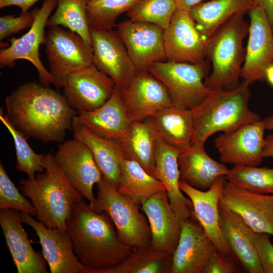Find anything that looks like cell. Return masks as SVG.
<instances>
[{"label": "cell", "instance_id": "cell-37", "mask_svg": "<svg viewBox=\"0 0 273 273\" xmlns=\"http://www.w3.org/2000/svg\"><path fill=\"white\" fill-rule=\"evenodd\" d=\"M0 120L12 135L16 149L17 171L27 174V178H34L36 172L44 170L42 162L44 154L34 152L27 139L13 126L6 114H4L3 108L0 110Z\"/></svg>", "mask_w": 273, "mask_h": 273}, {"label": "cell", "instance_id": "cell-9", "mask_svg": "<svg viewBox=\"0 0 273 273\" xmlns=\"http://www.w3.org/2000/svg\"><path fill=\"white\" fill-rule=\"evenodd\" d=\"M57 5V0H44L41 7L37 8L34 21L28 31L19 38L12 37L9 40L10 45L1 49V68H11L14 66L17 60H26L36 68L41 84L63 87L44 67L39 53L40 46L44 43L47 21Z\"/></svg>", "mask_w": 273, "mask_h": 273}, {"label": "cell", "instance_id": "cell-27", "mask_svg": "<svg viewBox=\"0 0 273 273\" xmlns=\"http://www.w3.org/2000/svg\"><path fill=\"white\" fill-rule=\"evenodd\" d=\"M177 161L180 180L201 190H208L230 171L224 163L210 157L204 146H192L179 151Z\"/></svg>", "mask_w": 273, "mask_h": 273}, {"label": "cell", "instance_id": "cell-29", "mask_svg": "<svg viewBox=\"0 0 273 273\" xmlns=\"http://www.w3.org/2000/svg\"><path fill=\"white\" fill-rule=\"evenodd\" d=\"M74 138L83 142L91 151L103 178L116 189L120 174V161L124 156L120 143L101 137L86 127L72 124Z\"/></svg>", "mask_w": 273, "mask_h": 273}, {"label": "cell", "instance_id": "cell-43", "mask_svg": "<svg viewBox=\"0 0 273 273\" xmlns=\"http://www.w3.org/2000/svg\"><path fill=\"white\" fill-rule=\"evenodd\" d=\"M39 0H0V8L9 6H17L20 8L21 13L28 11Z\"/></svg>", "mask_w": 273, "mask_h": 273}, {"label": "cell", "instance_id": "cell-46", "mask_svg": "<svg viewBox=\"0 0 273 273\" xmlns=\"http://www.w3.org/2000/svg\"><path fill=\"white\" fill-rule=\"evenodd\" d=\"M204 1L205 0H174L177 8L188 11Z\"/></svg>", "mask_w": 273, "mask_h": 273}, {"label": "cell", "instance_id": "cell-7", "mask_svg": "<svg viewBox=\"0 0 273 273\" xmlns=\"http://www.w3.org/2000/svg\"><path fill=\"white\" fill-rule=\"evenodd\" d=\"M210 65L201 63L171 61L155 62L147 70L167 88L175 105L192 109L212 92L204 84Z\"/></svg>", "mask_w": 273, "mask_h": 273}, {"label": "cell", "instance_id": "cell-35", "mask_svg": "<svg viewBox=\"0 0 273 273\" xmlns=\"http://www.w3.org/2000/svg\"><path fill=\"white\" fill-rule=\"evenodd\" d=\"M140 0H89L86 15L90 28L107 30L116 27V20Z\"/></svg>", "mask_w": 273, "mask_h": 273}, {"label": "cell", "instance_id": "cell-20", "mask_svg": "<svg viewBox=\"0 0 273 273\" xmlns=\"http://www.w3.org/2000/svg\"><path fill=\"white\" fill-rule=\"evenodd\" d=\"M216 247L196 216L181 220L171 273H202Z\"/></svg>", "mask_w": 273, "mask_h": 273}, {"label": "cell", "instance_id": "cell-10", "mask_svg": "<svg viewBox=\"0 0 273 273\" xmlns=\"http://www.w3.org/2000/svg\"><path fill=\"white\" fill-rule=\"evenodd\" d=\"M118 90L131 122L144 121L159 110L175 105L167 88L147 70H136Z\"/></svg>", "mask_w": 273, "mask_h": 273}, {"label": "cell", "instance_id": "cell-1", "mask_svg": "<svg viewBox=\"0 0 273 273\" xmlns=\"http://www.w3.org/2000/svg\"><path fill=\"white\" fill-rule=\"evenodd\" d=\"M5 104L13 126L27 140L44 143L64 142L77 114L64 95L40 82L23 83L6 97Z\"/></svg>", "mask_w": 273, "mask_h": 273}, {"label": "cell", "instance_id": "cell-32", "mask_svg": "<svg viewBox=\"0 0 273 273\" xmlns=\"http://www.w3.org/2000/svg\"><path fill=\"white\" fill-rule=\"evenodd\" d=\"M172 257L150 243L132 248L131 254L119 264L105 268L86 267L83 273H171Z\"/></svg>", "mask_w": 273, "mask_h": 273}, {"label": "cell", "instance_id": "cell-22", "mask_svg": "<svg viewBox=\"0 0 273 273\" xmlns=\"http://www.w3.org/2000/svg\"><path fill=\"white\" fill-rule=\"evenodd\" d=\"M225 176L219 177L207 190H201L179 181V187L191 201L195 215L212 241L216 249L228 255H233L225 241L219 224L218 204Z\"/></svg>", "mask_w": 273, "mask_h": 273}, {"label": "cell", "instance_id": "cell-21", "mask_svg": "<svg viewBox=\"0 0 273 273\" xmlns=\"http://www.w3.org/2000/svg\"><path fill=\"white\" fill-rule=\"evenodd\" d=\"M151 232V245L158 250L173 255L181 230V220L169 202L166 190L152 195L141 204Z\"/></svg>", "mask_w": 273, "mask_h": 273}, {"label": "cell", "instance_id": "cell-41", "mask_svg": "<svg viewBox=\"0 0 273 273\" xmlns=\"http://www.w3.org/2000/svg\"><path fill=\"white\" fill-rule=\"evenodd\" d=\"M253 239L264 273H273V244L268 235L253 231Z\"/></svg>", "mask_w": 273, "mask_h": 273}, {"label": "cell", "instance_id": "cell-45", "mask_svg": "<svg viewBox=\"0 0 273 273\" xmlns=\"http://www.w3.org/2000/svg\"><path fill=\"white\" fill-rule=\"evenodd\" d=\"M262 155L263 158L273 157V133L264 138Z\"/></svg>", "mask_w": 273, "mask_h": 273}, {"label": "cell", "instance_id": "cell-12", "mask_svg": "<svg viewBox=\"0 0 273 273\" xmlns=\"http://www.w3.org/2000/svg\"><path fill=\"white\" fill-rule=\"evenodd\" d=\"M63 88L69 105L77 113L93 111L99 108L117 89L113 80L93 64L70 74Z\"/></svg>", "mask_w": 273, "mask_h": 273}, {"label": "cell", "instance_id": "cell-18", "mask_svg": "<svg viewBox=\"0 0 273 273\" xmlns=\"http://www.w3.org/2000/svg\"><path fill=\"white\" fill-rule=\"evenodd\" d=\"M220 201L254 232L273 236V195L253 192L225 180Z\"/></svg>", "mask_w": 273, "mask_h": 273}, {"label": "cell", "instance_id": "cell-26", "mask_svg": "<svg viewBox=\"0 0 273 273\" xmlns=\"http://www.w3.org/2000/svg\"><path fill=\"white\" fill-rule=\"evenodd\" d=\"M179 152L158 136L155 159L156 178L164 184L171 207L183 220L195 215L191 201L184 195L179 187Z\"/></svg>", "mask_w": 273, "mask_h": 273}, {"label": "cell", "instance_id": "cell-6", "mask_svg": "<svg viewBox=\"0 0 273 273\" xmlns=\"http://www.w3.org/2000/svg\"><path fill=\"white\" fill-rule=\"evenodd\" d=\"M96 212H106L116 228L120 242L132 248L151 242L150 226L140 211V206L120 193L103 179L97 184Z\"/></svg>", "mask_w": 273, "mask_h": 273}, {"label": "cell", "instance_id": "cell-14", "mask_svg": "<svg viewBox=\"0 0 273 273\" xmlns=\"http://www.w3.org/2000/svg\"><path fill=\"white\" fill-rule=\"evenodd\" d=\"M93 64L109 76L116 88H122L136 69L117 31L90 28Z\"/></svg>", "mask_w": 273, "mask_h": 273}, {"label": "cell", "instance_id": "cell-23", "mask_svg": "<svg viewBox=\"0 0 273 273\" xmlns=\"http://www.w3.org/2000/svg\"><path fill=\"white\" fill-rule=\"evenodd\" d=\"M19 212L0 210V225L18 273H47L44 261L29 241Z\"/></svg>", "mask_w": 273, "mask_h": 273}, {"label": "cell", "instance_id": "cell-8", "mask_svg": "<svg viewBox=\"0 0 273 273\" xmlns=\"http://www.w3.org/2000/svg\"><path fill=\"white\" fill-rule=\"evenodd\" d=\"M43 44L50 72L63 87L70 74L93 64L92 47L80 35L62 26L49 28Z\"/></svg>", "mask_w": 273, "mask_h": 273}, {"label": "cell", "instance_id": "cell-2", "mask_svg": "<svg viewBox=\"0 0 273 273\" xmlns=\"http://www.w3.org/2000/svg\"><path fill=\"white\" fill-rule=\"evenodd\" d=\"M66 226L75 255L87 267L117 265L132 251L120 242L108 214L96 212L83 199L73 206Z\"/></svg>", "mask_w": 273, "mask_h": 273}, {"label": "cell", "instance_id": "cell-47", "mask_svg": "<svg viewBox=\"0 0 273 273\" xmlns=\"http://www.w3.org/2000/svg\"><path fill=\"white\" fill-rule=\"evenodd\" d=\"M264 79L273 87V62L269 64L265 69Z\"/></svg>", "mask_w": 273, "mask_h": 273}, {"label": "cell", "instance_id": "cell-34", "mask_svg": "<svg viewBox=\"0 0 273 273\" xmlns=\"http://www.w3.org/2000/svg\"><path fill=\"white\" fill-rule=\"evenodd\" d=\"M89 0H57L56 9L50 16L47 27L60 26L80 35L92 47L86 8Z\"/></svg>", "mask_w": 273, "mask_h": 273}, {"label": "cell", "instance_id": "cell-42", "mask_svg": "<svg viewBox=\"0 0 273 273\" xmlns=\"http://www.w3.org/2000/svg\"><path fill=\"white\" fill-rule=\"evenodd\" d=\"M232 255H228L215 250L202 273H236L239 272Z\"/></svg>", "mask_w": 273, "mask_h": 273}, {"label": "cell", "instance_id": "cell-17", "mask_svg": "<svg viewBox=\"0 0 273 273\" xmlns=\"http://www.w3.org/2000/svg\"><path fill=\"white\" fill-rule=\"evenodd\" d=\"M19 214L22 222L32 228L38 236L51 273H83L86 266L75 255L66 230L49 228L28 213Z\"/></svg>", "mask_w": 273, "mask_h": 273}, {"label": "cell", "instance_id": "cell-30", "mask_svg": "<svg viewBox=\"0 0 273 273\" xmlns=\"http://www.w3.org/2000/svg\"><path fill=\"white\" fill-rule=\"evenodd\" d=\"M254 7V0H210L196 5L189 14L201 34L207 38L231 17L245 14Z\"/></svg>", "mask_w": 273, "mask_h": 273}, {"label": "cell", "instance_id": "cell-11", "mask_svg": "<svg viewBox=\"0 0 273 273\" xmlns=\"http://www.w3.org/2000/svg\"><path fill=\"white\" fill-rule=\"evenodd\" d=\"M54 158L70 184L93 209L96 203L93 187L101 181L103 175L89 148L74 138L60 145Z\"/></svg>", "mask_w": 273, "mask_h": 273}, {"label": "cell", "instance_id": "cell-4", "mask_svg": "<svg viewBox=\"0 0 273 273\" xmlns=\"http://www.w3.org/2000/svg\"><path fill=\"white\" fill-rule=\"evenodd\" d=\"M42 162L44 172L33 179H21L20 190L36 209V220L49 228L66 230L73 206L83 197L68 182L53 154H44Z\"/></svg>", "mask_w": 273, "mask_h": 273}, {"label": "cell", "instance_id": "cell-40", "mask_svg": "<svg viewBox=\"0 0 273 273\" xmlns=\"http://www.w3.org/2000/svg\"><path fill=\"white\" fill-rule=\"evenodd\" d=\"M37 8L31 11L21 13L18 17L7 15L0 17V40L13 34L31 27L36 15Z\"/></svg>", "mask_w": 273, "mask_h": 273}, {"label": "cell", "instance_id": "cell-44", "mask_svg": "<svg viewBox=\"0 0 273 273\" xmlns=\"http://www.w3.org/2000/svg\"><path fill=\"white\" fill-rule=\"evenodd\" d=\"M255 7H260L266 14L273 30V0H254Z\"/></svg>", "mask_w": 273, "mask_h": 273}, {"label": "cell", "instance_id": "cell-48", "mask_svg": "<svg viewBox=\"0 0 273 273\" xmlns=\"http://www.w3.org/2000/svg\"><path fill=\"white\" fill-rule=\"evenodd\" d=\"M265 129L273 131V114L263 119Z\"/></svg>", "mask_w": 273, "mask_h": 273}, {"label": "cell", "instance_id": "cell-38", "mask_svg": "<svg viewBox=\"0 0 273 273\" xmlns=\"http://www.w3.org/2000/svg\"><path fill=\"white\" fill-rule=\"evenodd\" d=\"M176 8L174 0H140L126 16L131 21L152 23L164 30Z\"/></svg>", "mask_w": 273, "mask_h": 273}, {"label": "cell", "instance_id": "cell-36", "mask_svg": "<svg viewBox=\"0 0 273 273\" xmlns=\"http://www.w3.org/2000/svg\"><path fill=\"white\" fill-rule=\"evenodd\" d=\"M225 178L237 187L253 192L273 194V168L235 165Z\"/></svg>", "mask_w": 273, "mask_h": 273}, {"label": "cell", "instance_id": "cell-24", "mask_svg": "<svg viewBox=\"0 0 273 273\" xmlns=\"http://www.w3.org/2000/svg\"><path fill=\"white\" fill-rule=\"evenodd\" d=\"M218 209L221 231L233 255L247 272L264 273L253 242V231L220 201Z\"/></svg>", "mask_w": 273, "mask_h": 273}, {"label": "cell", "instance_id": "cell-28", "mask_svg": "<svg viewBox=\"0 0 273 273\" xmlns=\"http://www.w3.org/2000/svg\"><path fill=\"white\" fill-rule=\"evenodd\" d=\"M146 120L166 143L179 151L191 147L193 132L191 109L174 105L159 110Z\"/></svg>", "mask_w": 273, "mask_h": 273}, {"label": "cell", "instance_id": "cell-33", "mask_svg": "<svg viewBox=\"0 0 273 273\" xmlns=\"http://www.w3.org/2000/svg\"><path fill=\"white\" fill-rule=\"evenodd\" d=\"M117 190L139 206L153 194L165 190L164 184L149 174L135 161L124 156L120 161Z\"/></svg>", "mask_w": 273, "mask_h": 273}, {"label": "cell", "instance_id": "cell-25", "mask_svg": "<svg viewBox=\"0 0 273 273\" xmlns=\"http://www.w3.org/2000/svg\"><path fill=\"white\" fill-rule=\"evenodd\" d=\"M131 122L117 89L102 106L93 111L77 113L73 121L101 137L118 142L126 137Z\"/></svg>", "mask_w": 273, "mask_h": 273}, {"label": "cell", "instance_id": "cell-31", "mask_svg": "<svg viewBox=\"0 0 273 273\" xmlns=\"http://www.w3.org/2000/svg\"><path fill=\"white\" fill-rule=\"evenodd\" d=\"M158 135L147 121L130 123L126 137L119 142L125 157L139 163L151 175L156 178L155 159Z\"/></svg>", "mask_w": 273, "mask_h": 273}, {"label": "cell", "instance_id": "cell-3", "mask_svg": "<svg viewBox=\"0 0 273 273\" xmlns=\"http://www.w3.org/2000/svg\"><path fill=\"white\" fill-rule=\"evenodd\" d=\"M253 82L244 79L236 88L212 91L195 108L193 117L192 146H205L208 138L219 131L229 132L260 121L259 114L250 110L249 86Z\"/></svg>", "mask_w": 273, "mask_h": 273}, {"label": "cell", "instance_id": "cell-13", "mask_svg": "<svg viewBox=\"0 0 273 273\" xmlns=\"http://www.w3.org/2000/svg\"><path fill=\"white\" fill-rule=\"evenodd\" d=\"M206 39L189 11L176 8L169 26L164 30L166 60L194 64L205 62Z\"/></svg>", "mask_w": 273, "mask_h": 273}, {"label": "cell", "instance_id": "cell-39", "mask_svg": "<svg viewBox=\"0 0 273 273\" xmlns=\"http://www.w3.org/2000/svg\"><path fill=\"white\" fill-rule=\"evenodd\" d=\"M11 209L36 216L34 206L20 193L0 162V210Z\"/></svg>", "mask_w": 273, "mask_h": 273}, {"label": "cell", "instance_id": "cell-19", "mask_svg": "<svg viewBox=\"0 0 273 273\" xmlns=\"http://www.w3.org/2000/svg\"><path fill=\"white\" fill-rule=\"evenodd\" d=\"M249 16V37L241 77L253 83L264 79L265 69L273 62V30L260 7L252 8Z\"/></svg>", "mask_w": 273, "mask_h": 273}, {"label": "cell", "instance_id": "cell-15", "mask_svg": "<svg viewBox=\"0 0 273 273\" xmlns=\"http://www.w3.org/2000/svg\"><path fill=\"white\" fill-rule=\"evenodd\" d=\"M263 120L244 125L215 138L214 146L221 162L257 166L262 162L265 130Z\"/></svg>", "mask_w": 273, "mask_h": 273}, {"label": "cell", "instance_id": "cell-16", "mask_svg": "<svg viewBox=\"0 0 273 273\" xmlns=\"http://www.w3.org/2000/svg\"><path fill=\"white\" fill-rule=\"evenodd\" d=\"M136 70H147L153 63L166 61L164 29L150 23L123 21L116 26Z\"/></svg>", "mask_w": 273, "mask_h": 273}, {"label": "cell", "instance_id": "cell-5", "mask_svg": "<svg viewBox=\"0 0 273 273\" xmlns=\"http://www.w3.org/2000/svg\"><path fill=\"white\" fill-rule=\"evenodd\" d=\"M244 15H234L206 39V58L211 62L212 69L204 84L211 91L230 90L239 85L246 56L243 40L249 28Z\"/></svg>", "mask_w": 273, "mask_h": 273}]
</instances>
